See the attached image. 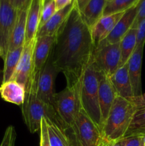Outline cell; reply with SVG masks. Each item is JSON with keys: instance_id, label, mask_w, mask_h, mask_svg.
<instances>
[{"instance_id": "cell-11", "label": "cell", "mask_w": 145, "mask_h": 146, "mask_svg": "<svg viewBox=\"0 0 145 146\" xmlns=\"http://www.w3.org/2000/svg\"><path fill=\"white\" fill-rule=\"evenodd\" d=\"M36 41V37L31 42L24 44L19 63L11 79L24 86L25 91L28 89L31 85L33 73V55Z\"/></svg>"}, {"instance_id": "cell-19", "label": "cell", "mask_w": 145, "mask_h": 146, "mask_svg": "<svg viewBox=\"0 0 145 146\" xmlns=\"http://www.w3.org/2000/svg\"><path fill=\"white\" fill-rule=\"evenodd\" d=\"M74 7V3L56 11L41 28L38 29L36 36H55L62 24L68 17Z\"/></svg>"}, {"instance_id": "cell-40", "label": "cell", "mask_w": 145, "mask_h": 146, "mask_svg": "<svg viewBox=\"0 0 145 146\" xmlns=\"http://www.w3.org/2000/svg\"><path fill=\"white\" fill-rule=\"evenodd\" d=\"M112 1V0H107V2L108 1Z\"/></svg>"}, {"instance_id": "cell-4", "label": "cell", "mask_w": 145, "mask_h": 146, "mask_svg": "<svg viewBox=\"0 0 145 146\" xmlns=\"http://www.w3.org/2000/svg\"><path fill=\"white\" fill-rule=\"evenodd\" d=\"M82 81L71 86H66L63 91L55 95L54 108L58 120L65 130L73 128L79 113L82 109L80 100Z\"/></svg>"}, {"instance_id": "cell-10", "label": "cell", "mask_w": 145, "mask_h": 146, "mask_svg": "<svg viewBox=\"0 0 145 146\" xmlns=\"http://www.w3.org/2000/svg\"><path fill=\"white\" fill-rule=\"evenodd\" d=\"M55 40V36H36L34 55H33V73L31 85L29 88L26 91H28L31 88H35L36 90L38 74L51 56Z\"/></svg>"}, {"instance_id": "cell-9", "label": "cell", "mask_w": 145, "mask_h": 146, "mask_svg": "<svg viewBox=\"0 0 145 146\" xmlns=\"http://www.w3.org/2000/svg\"><path fill=\"white\" fill-rule=\"evenodd\" d=\"M18 14L9 0H0V56L3 61L8 53L9 44Z\"/></svg>"}, {"instance_id": "cell-13", "label": "cell", "mask_w": 145, "mask_h": 146, "mask_svg": "<svg viewBox=\"0 0 145 146\" xmlns=\"http://www.w3.org/2000/svg\"><path fill=\"white\" fill-rule=\"evenodd\" d=\"M117 96V94L109 77L102 73L98 88V101L102 116V128Z\"/></svg>"}, {"instance_id": "cell-8", "label": "cell", "mask_w": 145, "mask_h": 146, "mask_svg": "<svg viewBox=\"0 0 145 146\" xmlns=\"http://www.w3.org/2000/svg\"><path fill=\"white\" fill-rule=\"evenodd\" d=\"M60 72L53 61L51 54L44 68L39 73L37 79L36 96L44 102L54 106V100L56 93L54 91L55 78Z\"/></svg>"}, {"instance_id": "cell-38", "label": "cell", "mask_w": 145, "mask_h": 146, "mask_svg": "<svg viewBox=\"0 0 145 146\" xmlns=\"http://www.w3.org/2000/svg\"><path fill=\"white\" fill-rule=\"evenodd\" d=\"M139 135L141 137V138H142V143L145 144V133H144L139 134Z\"/></svg>"}, {"instance_id": "cell-15", "label": "cell", "mask_w": 145, "mask_h": 146, "mask_svg": "<svg viewBox=\"0 0 145 146\" xmlns=\"http://www.w3.org/2000/svg\"><path fill=\"white\" fill-rule=\"evenodd\" d=\"M124 13L125 12L102 16L93 26L91 29V33L95 48L100 41L105 39L110 34Z\"/></svg>"}, {"instance_id": "cell-23", "label": "cell", "mask_w": 145, "mask_h": 146, "mask_svg": "<svg viewBox=\"0 0 145 146\" xmlns=\"http://www.w3.org/2000/svg\"><path fill=\"white\" fill-rule=\"evenodd\" d=\"M137 28L132 27L119 42L121 51L120 67L127 63L137 46Z\"/></svg>"}, {"instance_id": "cell-17", "label": "cell", "mask_w": 145, "mask_h": 146, "mask_svg": "<svg viewBox=\"0 0 145 146\" xmlns=\"http://www.w3.org/2000/svg\"><path fill=\"white\" fill-rule=\"evenodd\" d=\"M28 7L29 5L18 10L15 24L10 37L8 51L24 46L26 40V17Z\"/></svg>"}, {"instance_id": "cell-18", "label": "cell", "mask_w": 145, "mask_h": 146, "mask_svg": "<svg viewBox=\"0 0 145 146\" xmlns=\"http://www.w3.org/2000/svg\"><path fill=\"white\" fill-rule=\"evenodd\" d=\"M42 0H31L26 17L25 43L31 42L36 37L41 20Z\"/></svg>"}, {"instance_id": "cell-20", "label": "cell", "mask_w": 145, "mask_h": 146, "mask_svg": "<svg viewBox=\"0 0 145 146\" xmlns=\"http://www.w3.org/2000/svg\"><path fill=\"white\" fill-rule=\"evenodd\" d=\"M107 0H89L79 10L81 17L90 29L103 16Z\"/></svg>"}, {"instance_id": "cell-25", "label": "cell", "mask_w": 145, "mask_h": 146, "mask_svg": "<svg viewBox=\"0 0 145 146\" xmlns=\"http://www.w3.org/2000/svg\"><path fill=\"white\" fill-rule=\"evenodd\" d=\"M145 133V109L136 110L125 137Z\"/></svg>"}, {"instance_id": "cell-21", "label": "cell", "mask_w": 145, "mask_h": 146, "mask_svg": "<svg viewBox=\"0 0 145 146\" xmlns=\"http://www.w3.org/2000/svg\"><path fill=\"white\" fill-rule=\"evenodd\" d=\"M25 88L16 81H9L1 84L0 96L4 101L16 105H22L25 98Z\"/></svg>"}, {"instance_id": "cell-27", "label": "cell", "mask_w": 145, "mask_h": 146, "mask_svg": "<svg viewBox=\"0 0 145 146\" xmlns=\"http://www.w3.org/2000/svg\"><path fill=\"white\" fill-rule=\"evenodd\" d=\"M56 12L54 0H42L41 6V20H40L39 28H41L55 13Z\"/></svg>"}, {"instance_id": "cell-29", "label": "cell", "mask_w": 145, "mask_h": 146, "mask_svg": "<svg viewBox=\"0 0 145 146\" xmlns=\"http://www.w3.org/2000/svg\"><path fill=\"white\" fill-rule=\"evenodd\" d=\"M40 146H51L46 122L45 118H42L40 128Z\"/></svg>"}, {"instance_id": "cell-36", "label": "cell", "mask_w": 145, "mask_h": 146, "mask_svg": "<svg viewBox=\"0 0 145 146\" xmlns=\"http://www.w3.org/2000/svg\"><path fill=\"white\" fill-rule=\"evenodd\" d=\"M99 146H122V144L120 143V140L116 141H109L102 138Z\"/></svg>"}, {"instance_id": "cell-7", "label": "cell", "mask_w": 145, "mask_h": 146, "mask_svg": "<svg viewBox=\"0 0 145 146\" xmlns=\"http://www.w3.org/2000/svg\"><path fill=\"white\" fill-rule=\"evenodd\" d=\"M92 58L98 69L110 77L120 67L119 43L108 44L102 40L95 46Z\"/></svg>"}, {"instance_id": "cell-35", "label": "cell", "mask_w": 145, "mask_h": 146, "mask_svg": "<svg viewBox=\"0 0 145 146\" xmlns=\"http://www.w3.org/2000/svg\"><path fill=\"white\" fill-rule=\"evenodd\" d=\"M72 2H73V0H54L56 11L71 5L72 4Z\"/></svg>"}, {"instance_id": "cell-24", "label": "cell", "mask_w": 145, "mask_h": 146, "mask_svg": "<svg viewBox=\"0 0 145 146\" xmlns=\"http://www.w3.org/2000/svg\"><path fill=\"white\" fill-rule=\"evenodd\" d=\"M23 49H24V46H21L8 51L5 59L4 60V66L2 73L3 76L1 84L8 82L12 79L18 63H19Z\"/></svg>"}, {"instance_id": "cell-6", "label": "cell", "mask_w": 145, "mask_h": 146, "mask_svg": "<svg viewBox=\"0 0 145 146\" xmlns=\"http://www.w3.org/2000/svg\"><path fill=\"white\" fill-rule=\"evenodd\" d=\"M72 146H99L102 140L100 128L81 109L73 128L65 130Z\"/></svg>"}, {"instance_id": "cell-28", "label": "cell", "mask_w": 145, "mask_h": 146, "mask_svg": "<svg viewBox=\"0 0 145 146\" xmlns=\"http://www.w3.org/2000/svg\"><path fill=\"white\" fill-rule=\"evenodd\" d=\"M16 133L12 125L7 127L0 146H15Z\"/></svg>"}, {"instance_id": "cell-3", "label": "cell", "mask_w": 145, "mask_h": 146, "mask_svg": "<svg viewBox=\"0 0 145 146\" xmlns=\"http://www.w3.org/2000/svg\"><path fill=\"white\" fill-rule=\"evenodd\" d=\"M102 72L92 61V58L85 71L80 92L82 109L100 128L102 131V116L98 101V88Z\"/></svg>"}, {"instance_id": "cell-32", "label": "cell", "mask_w": 145, "mask_h": 146, "mask_svg": "<svg viewBox=\"0 0 145 146\" xmlns=\"http://www.w3.org/2000/svg\"><path fill=\"white\" fill-rule=\"evenodd\" d=\"M130 101L133 104L134 106L136 108V111L145 109V93L139 96L133 97Z\"/></svg>"}, {"instance_id": "cell-1", "label": "cell", "mask_w": 145, "mask_h": 146, "mask_svg": "<svg viewBox=\"0 0 145 146\" xmlns=\"http://www.w3.org/2000/svg\"><path fill=\"white\" fill-rule=\"evenodd\" d=\"M95 50L91 29L74 4L68 17L55 35L51 56L66 78L67 86L82 81Z\"/></svg>"}, {"instance_id": "cell-2", "label": "cell", "mask_w": 145, "mask_h": 146, "mask_svg": "<svg viewBox=\"0 0 145 146\" xmlns=\"http://www.w3.org/2000/svg\"><path fill=\"white\" fill-rule=\"evenodd\" d=\"M136 108L130 101L117 96L102 128V138L119 141L125 137Z\"/></svg>"}, {"instance_id": "cell-39", "label": "cell", "mask_w": 145, "mask_h": 146, "mask_svg": "<svg viewBox=\"0 0 145 146\" xmlns=\"http://www.w3.org/2000/svg\"><path fill=\"white\" fill-rule=\"evenodd\" d=\"M142 146H145V144L142 143Z\"/></svg>"}, {"instance_id": "cell-31", "label": "cell", "mask_w": 145, "mask_h": 146, "mask_svg": "<svg viewBox=\"0 0 145 146\" xmlns=\"http://www.w3.org/2000/svg\"><path fill=\"white\" fill-rule=\"evenodd\" d=\"M145 18V0H139L137 4V15L132 27H138L139 23Z\"/></svg>"}, {"instance_id": "cell-5", "label": "cell", "mask_w": 145, "mask_h": 146, "mask_svg": "<svg viewBox=\"0 0 145 146\" xmlns=\"http://www.w3.org/2000/svg\"><path fill=\"white\" fill-rule=\"evenodd\" d=\"M21 111L24 123L31 133L40 131L42 118H48L52 121L58 119L54 106L39 99L34 88L26 91Z\"/></svg>"}, {"instance_id": "cell-30", "label": "cell", "mask_w": 145, "mask_h": 146, "mask_svg": "<svg viewBox=\"0 0 145 146\" xmlns=\"http://www.w3.org/2000/svg\"><path fill=\"white\" fill-rule=\"evenodd\" d=\"M122 146H142V138L139 135L124 137L120 140Z\"/></svg>"}, {"instance_id": "cell-22", "label": "cell", "mask_w": 145, "mask_h": 146, "mask_svg": "<svg viewBox=\"0 0 145 146\" xmlns=\"http://www.w3.org/2000/svg\"><path fill=\"white\" fill-rule=\"evenodd\" d=\"M51 146H72L63 127L59 121L45 118Z\"/></svg>"}, {"instance_id": "cell-34", "label": "cell", "mask_w": 145, "mask_h": 146, "mask_svg": "<svg viewBox=\"0 0 145 146\" xmlns=\"http://www.w3.org/2000/svg\"><path fill=\"white\" fill-rule=\"evenodd\" d=\"M31 0H9L11 5L17 10H19L29 5Z\"/></svg>"}, {"instance_id": "cell-14", "label": "cell", "mask_w": 145, "mask_h": 146, "mask_svg": "<svg viewBox=\"0 0 145 146\" xmlns=\"http://www.w3.org/2000/svg\"><path fill=\"white\" fill-rule=\"evenodd\" d=\"M137 4L125 11L110 34L104 39L107 43L108 44L119 43L124 36L132 28L137 15Z\"/></svg>"}, {"instance_id": "cell-16", "label": "cell", "mask_w": 145, "mask_h": 146, "mask_svg": "<svg viewBox=\"0 0 145 146\" xmlns=\"http://www.w3.org/2000/svg\"><path fill=\"white\" fill-rule=\"evenodd\" d=\"M111 82L118 96L130 101L134 97L133 91L128 74L127 63L119 67L110 77Z\"/></svg>"}, {"instance_id": "cell-12", "label": "cell", "mask_w": 145, "mask_h": 146, "mask_svg": "<svg viewBox=\"0 0 145 146\" xmlns=\"http://www.w3.org/2000/svg\"><path fill=\"white\" fill-rule=\"evenodd\" d=\"M145 42L136 46L127 61L128 74L133 91L134 97L142 95V65Z\"/></svg>"}, {"instance_id": "cell-37", "label": "cell", "mask_w": 145, "mask_h": 146, "mask_svg": "<svg viewBox=\"0 0 145 146\" xmlns=\"http://www.w3.org/2000/svg\"><path fill=\"white\" fill-rule=\"evenodd\" d=\"M89 0H73V3L78 10L81 9Z\"/></svg>"}, {"instance_id": "cell-33", "label": "cell", "mask_w": 145, "mask_h": 146, "mask_svg": "<svg viewBox=\"0 0 145 146\" xmlns=\"http://www.w3.org/2000/svg\"><path fill=\"white\" fill-rule=\"evenodd\" d=\"M137 45L145 42V18L141 21L137 28Z\"/></svg>"}, {"instance_id": "cell-26", "label": "cell", "mask_w": 145, "mask_h": 146, "mask_svg": "<svg viewBox=\"0 0 145 146\" xmlns=\"http://www.w3.org/2000/svg\"><path fill=\"white\" fill-rule=\"evenodd\" d=\"M139 0H112L107 2L103 16L125 12L139 2Z\"/></svg>"}]
</instances>
